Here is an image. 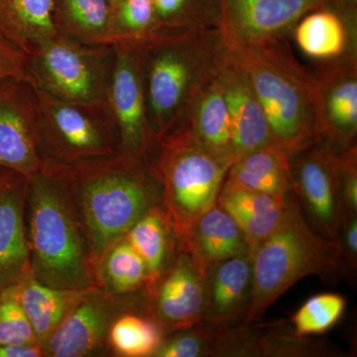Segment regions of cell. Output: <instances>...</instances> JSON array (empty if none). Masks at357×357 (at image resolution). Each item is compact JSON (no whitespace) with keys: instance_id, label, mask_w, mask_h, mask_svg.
Masks as SVG:
<instances>
[{"instance_id":"7c38bea8","label":"cell","mask_w":357,"mask_h":357,"mask_svg":"<svg viewBox=\"0 0 357 357\" xmlns=\"http://www.w3.org/2000/svg\"><path fill=\"white\" fill-rule=\"evenodd\" d=\"M225 46H250L286 39L306 14L333 0H220Z\"/></svg>"},{"instance_id":"6da1fadb","label":"cell","mask_w":357,"mask_h":357,"mask_svg":"<svg viewBox=\"0 0 357 357\" xmlns=\"http://www.w3.org/2000/svg\"><path fill=\"white\" fill-rule=\"evenodd\" d=\"M57 165V164H56ZM95 268L141 217L164 204L155 156L121 151L114 156L61 166Z\"/></svg>"},{"instance_id":"ab89813d","label":"cell","mask_w":357,"mask_h":357,"mask_svg":"<svg viewBox=\"0 0 357 357\" xmlns=\"http://www.w3.org/2000/svg\"><path fill=\"white\" fill-rule=\"evenodd\" d=\"M14 172H11V171L4 170V169H0V184H1L3 181H6L9 176L11 175Z\"/></svg>"},{"instance_id":"3957f363","label":"cell","mask_w":357,"mask_h":357,"mask_svg":"<svg viewBox=\"0 0 357 357\" xmlns=\"http://www.w3.org/2000/svg\"><path fill=\"white\" fill-rule=\"evenodd\" d=\"M147 114L157 142L177 128L195 98L218 76L227 46L220 29L154 37L136 46Z\"/></svg>"},{"instance_id":"60d3db41","label":"cell","mask_w":357,"mask_h":357,"mask_svg":"<svg viewBox=\"0 0 357 357\" xmlns=\"http://www.w3.org/2000/svg\"><path fill=\"white\" fill-rule=\"evenodd\" d=\"M110 6H114L115 3H116L119 0H109Z\"/></svg>"},{"instance_id":"5bb4252c","label":"cell","mask_w":357,"mask_h":357,"mask_svg":"<svg viewBox=\"0 0 357 357\" xmlns=\"http://www.w3.org/2000/svg\"><path fill=\"white\" fill-rule=\"evenodd\" d=\"M147 295L148 314L164 332L191 328L204 321L206 273L189 253L178 250Z\"/></svg>"},{"instance_id":"5b68a950","label":"cell","mask_w":357,"mask_h":357,"mask_svg":"<svg viewBox=\"0 0 357 357\" xmlns=\"http://www.w3.org/2000/svg\"><path fill=\"white\" fill-rule=\"evenodd\" d=\"M227 48L248 74L275 144L293 154L316 141L312 70L294 56L287 38Z\"/></svg>"},{"instance_id":"7a4b0ae2","label":"cell","mask_w":357,"mask_h":357,"mask_svg":"<svg viewBox=\"0 0 357 357\" xmlns=\"http://www.w3.org/2000/svg\"><path fill=\"white\" fill-rule=\"evenodd\" d=\"M24 217L33 278L67 290L98 286L88 239L56 164L43 162L27 178Z\"/></svg>"},{"instance_id":"4316f807","label":"cell","mask_w":357,"mask_h":357,"mask_svg":"<svg viewBox=\"0 0 357 357\" xmlns=\"http://www.w3.org/2000/svg\"><path fill=\"white\" fill-rule=\"evenodd\" d=\"M110 14L109 0H54L56 31L86 44L112 45Z\"/></svg>"},{"instance_id":"603a6c76","label":"cell","mask_w":357,"mask_h":357,"mask_svg":"<svg viewBox=\"0 0 357 357\" xmlns=\"http://www.w3.org/2000/svg\"><path fill=\"white\" fill-rule=\"evenodd\" d=\"M124 237L146 265L148 294L172 262L176 249L178 250L177 236L164 204L145 213Z\"/></svg>"},{"instance_id":"d6a6232c","label":"cell","mask_w":357,"mask_h":357,"mask_svg":"<svg viewBox=\"0 0 357 357\" xmlns=\"http://www.w3.org/2000/svg\"><path fill=\"white\" fill-rule=\"evenodd\" d=\"M32 344H40L21 307L16 286L7 288L0 293V347Z\"/></svg>"},{"instance_id":"d4e9b609","label":"cell","mask_w":357,"mask_h":357,"mask_svg":"<svg viewBox=\"0 0 357 357\" xmlns=\"http://www.w3.org/2000/svg\"><path fill=\"white\" fill-rule=\"evenodd\" d=\"M54 0H0V33L26 55L57 34Z\"/></svg>"},{"instance_id":"74e56055","label":"cell","mask_w":357,"mask_h":357,"mask_svg":"<svg viewBox=\"0 0 357 357\" xmlns=\"http://www.w3.org/2000/svg\"><path fill=\"white\" fill-rule=\"evenodd\" d=\"M328 7L344 20L352 42L357 46V0H333Z\"/></svg>"},{"instance_id":"9a60e30c","label":"cell","mask_w":357,"mask_h":357,"mask_svg":"<svg viewBox=\"0 0 357 357\" xmlns=\"http://www.w3.org/2000/svg\"><path fill=\"white\" fill-rule=\"evenodd\" d=\"M121 298L107 295L98 286L89 289L45 340V356L82 357L100 349L114 319L128 307Z\"/></svg>"},{"instance_id":"e0dca14e","label":"cell","mask_w":357,"mask_h":357,"mask_svg":"<svg viewBox=\"0 0 357 357\" xmlns=\"http://www.w3.org/2000/svg\"><path fill=\"white\" fill-rule=\"evenodd\" d=\"M26 188L27 177L17 173L0 184V293L32 276L25 229Z\"/></svg>"},{"instance_id":"44dd1931","label":"cell","mask_w":357,"mask_h":357,"mask_svg":"<svg viewBox=\"0 0 357 357\" xmlns=\"http://www.w3.org/2000/svg\"><path fill=\"white\" fill-rule=\"evenodd\" d=\"M177 128H184L213 153L232 163L236 161L231 122L218 76L195 98Z\"/></svg>"},{"instance_id":"83f0119b","label":"cell","mask_w":357,"mask_h":357,"mask_svg":"<svg viewBox=\"0 0 357 357\" xmlns=\"http://www.w3.org/2000/svg\"><path fill=\"white\" fill-rule=\"evenodd\" d=\"M98 288L114 297L146 292L147 268L126 237L112 244L96 266Z\"/></svg>"},{"instance_id":"f1b7e54d","label":"cell","mask_w":357,"mask_h":357,"mask_svg":"<svg viewBox=\"0 0 357 357\" xmlns=\"http://www.w3.org/2000/svg\"><path fill=\"white\" fill-rule=\"evenodd\" d=\"M154 37L220 29V0H153Z\"/></svg>"},{"instance_id":"7402d4cb","label":"cell","mask_w":357,"mask_h":357,"mask_svg":"<svg viewBox=\"0 0 357 357\" xmlns=\"http://www.w3.org/2000/svg\"><path fill=\"white\" fill-rule=\"evenodd\" d=\"M225 180L232 184L276 197L292 194L291 154L270 144L237 158Z\"/></svg>"},{"instance_id":"2e32d148","label":"cell","mask_w":357,"mask_h":357,"mask_svg":"<svg viewBox=\"0 0 357 357\" xmlns=\"http://www.w3.org/2000/svg\"><path fill=\"white\" fill-rule=\"evenodd\" d=\"M218 79L231 122L236 160L249 152L273 144L266 114L250 79L227 48L218 70Z\"/></svg>"},{"instance_id":"1f68e13d","label":"cell","mask_w":357,"mask_h":357,"mask_svg":"<svg viewBox=\"0 0 357 357\" xmlns=\"http://www.w3.org/2000/svg\"><path fill=\"white\" fill-rule=\"evenodd\" d=\"M345 299L338 294L325 293L307 299L292 318L294 333L297 337L318 335L330 330L342 317Z\"/></svg>"},{"instance_id":"8fae6325","label":"cell","mask_w":357,"mask_h":357,"mask_svg":"<svg viewBox=\"0 0 357 357\" xmlns=\"http://www.w3.org/2000/svg\"><path fill=\"white\" fill-rule=\"evenodd\" d=\"M114 47V66L105 102L116 126L121 151L154 157L158 142L148 119L139 54L135 47Z\"/></svg>"},{"instance_id":"d590c367","label":"cell","mask_w":357,"mask_h":357,"mask_svg":"<svg viewBox=\"0 0 357 357\" xmlns=\"http://www.w3.org/2000/svg\"><path fill=\"white\" fill-rule=\"evenodd\" d=\"M27 55L0 33V83L26 75Z\"/></svg>"},{"instance_id":"f546056e","label":"cell","mask_w":357,"mask_h":357,"mask_svg":"<svg viewBox=\"0 0 357 357\" xmlns=\"http://www.w3.org/2000/svg\"><path fill=\"white\" fill-rule=\"evenodd\" d=\"M163 328L149 314L122 312L110 326L107 342L121 356H153L162 344Z\"/></svg>"},{"instance_id":"277c9868","label":"cell","mask_w":357,"mask_h":357,"mask_svg":"<svg viewBox=\"0 0 357 357\" xmlns=\"http://www.w3.org/2000/svg\"><path fill=\"white\" fill-rule=\"evenodd\" d=\"M252 283L243 323L251 326L289 289L312 275L331 276L345 266L342 245L314 229L290 199L285 217L251 250Z\"/></svg>"},{"instance_id":"e575fe53","label":"cell","mask_w":357,"mask_h":357,"mask_svg":"<svg viewBox=\"0 0 357 357\" xmlns=\"http://www.w3.org/2000/svg\"><path fill=\"white\" fill-rule=\"evenodd\" d=\"M340 182L342 202L347 217L357 213L356 144L340 150Z\"/></svg>"},{"instance_id":"ac0fdd59","label":"cell","mask_w":357,"mask_h":357,"mask_svg":"<svg viewBox=\"0 0 357 357\" xmlns=\"http://www.w3.org/2000/svg\"><path fill=\"white\" fill-rule=\"evenodd\" d=\"M204 321L215 326L243 321L252 283L251 252L215 263L206 274Z\"/></svg>"},{"instance_id":"4dcf8cb0","label":"cell","mask_w":357,"mask_h":357,"mask_svg":"<svg viewBox=\"0 0 357 357\" xmlns=\"http://www.w3.org/2000/svg\"><path fill=\"white\" fill-rule=\"evenodd\" d=\"M153 0H119L112 6L109 40L112 46L136 47L153 38Z\"/></svg>"},{"instance_id":"836d02e7","label":"cell","mask_w":357,"mask_h":357,"mask_svg":"<svg viewBox=\"0 0 357 357\" xmlns=\"http://www.w3.org/2000/svg\"><path fill=\"white\" fill-rule=\"evenodd\" d=\"M215 328L206 321L187 330L178 331L164 340L155 357H203L213 356Z\"/></svg>"},{"instance_id":"d6986e66","label":"cell","mask_w":357,"mask_h":357,"mask_svg":"<svg viewBox=\"0 0 357 357\" xmlns=\"http://www.w3.org/2000/svg\"><path fill=\"white\" fill-rule=\"evenodd\" d=\"M206 274L215 263L251 252L243 232L218 204L195 222L178 245Z\"/></svg>"},{"instance_id":"cb8c5ba5","label":"cell","mask_w":357,"mask_h":357,"mask_svg":"<svg viewBox=\"0 0 357 357\" xmlns=\"http://www.w3.org/2000/svg\"><path fill=\"white\" fill-rule=\"evenodd\" d=\"M89 289L53 288L32 276L16 285L21 307L41 347Z\"/></svg>"},{"instance_id":"8992f818","label":"cell","mask_w":357,"mask_h":357,"mask_svg":"<svg viewBox=\"0 0 357 357\" xmlns=\"http://www.w3.org/2000/svg\"><path fill=\"white\" fill-rule=\"evenodd\" d=\"M155 163L163 185L164 206L180 245L195 222L217 206L232 162L177 128L158 141Z\"/></svg>"},{"instance_id":"484cf974","label":"cell","mask_w":357,"mask_h":357,"mask_svg":"<svg viewBox=\"0 0 357 357\" xmlns=\"http://www.w3.org/2000/svg\"><path fill=\"white\" fill-rule=\"evenodd\" d=\"M293 31L298 46L307 57L326 62L345 54L357 55V46L347 25L330 7L306 14Z\"/></svg>"},{"instance_id":"4fadbf2b","label":"cell","mask_w":357,"mask_h":357,"mask_svg":"<svg viewBox=\"0 0 357 357\" xmlns=\"http://www.w3.org/2000/svg\"><path fill=\"white\" fill-rule=\"evenodd\" d=\"M38 98L26 77L0 83V169L30 177L42 167Z\"/></svg>"},{"instance_id":"8d00e7d4","label":"cell","mask_w":357,"mask_h":357,"mask_svg":"<svg viewBox=\"0 0 357 357\" xmlns=\"http://www.w3.org/2000/svg\"><path fill=\"white\" fill-rule=\"evenodd\" d=\"M340 244L342 245L345 261L356 267L357 258V218L356 215H349L342 225Z\"/></svg>"},{"instance_id":"52a82bcc","label":"cell","mask_w":357,"mask_h":357,"mask_svg":"<svg viewBox=\"0 0 357 357\" xmlns=\"http://www.w3.org/2000/svg\"><path fill=\"white\" fill-rule=\"evenodd\" d=\"M36 93L42 162L73 166L121 151L107 102H72L37 89Z\"/></svg>"},{"instance_id":"ffe728a7","label":"cell","mask_w":357,"mask_h":357,"mask_svg":"<svg viewBox=\"0 0 357 357\" xmlns=\"http://www.w3.org/2000/svg\"><path fill=\"white\" fill-rule=\"evenodd\" d=\"M290 196L276 197L244 189L225 180L218 204L234 218L250 251L277 229L287 213Z\"/></svg>"},{"instance_id":"9c48e42d","label":"cell","mask_w":357,"mask_h":357,"mask_svg":"<svg viewBox=\"0 0 357 357\" xmlns=\"http://www.w3.org/2000/svg\"><path fill=\"white\" fill-rule=\"evenodd\" d=\"M292 192L299 197L312 225L340 243L347 220L340 182V150L316 140L291 154Z\"/></svg>"},{"instance_id":"f35d334b","label":"cell","mask_w":357,"mask_h":357,"mask_svg":"<svg viewBox=\"0 0 357 357\" xmlns=\"http://www.w3.org/2000/svg\"><path fill=\"white\" fill-rule=\"evenodd\" d=\"M43 347L38 344H11L0 347V357H42Z\"/></svg>"},{"instance_id":"ba28073f","label":"cell","mask_w":357,"mask_h":357,"mask_svg":"<svg viewBox=\"0 0 357 357\" xmlns=\"http://www.w3.org/2000/svg\"><path fill=\"white\" fill-rule=\"evenodd\" d=\"M114 60L112 45L86 44L57 33L28 54L25 77L60 100L105 102Z\"/></svg>"},{"instance_id":"30bf717a","label":"cell","mask_w":357,"mask_h":357,"mask_svg":"<svg viewBox=\"0 0 357 357\" xmlns=\"http://www.w3.org/2000/svg\"><path fill=\"white\" fill-rule=\"evenodd\" d=\"M312 74L316 140L338 150L356 145L357 55L323 62Z\"/></svg>"}]
</instances>
